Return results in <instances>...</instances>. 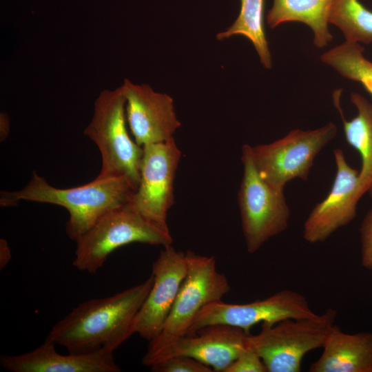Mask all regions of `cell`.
<instances>
[{
    "label": "cell",
    "mask_w": 372,
    "mask_h": 372,
    "mask_svg": "<svg viewBox=\"0 0 372 372\" xmlns=\"http://www.w3.org/2000/svg\"><path fill=\"white\" fill-rule=\"evenodd\" d=\"M364 50L359 43L345 41L324 52L320 60L342 76L359 82L372 99V62L364 57Z\"/></svg>",
    "instance_id": "obj_20"
},
{
    "label": "cell",
    "mask_w": 372,
    "mask_h": 372,
    "mask_svg": "<svg viewBox=\"0 0 372 372\" xmlns=\"http://www.w3.org/2000/svg\"><path fill=\"white\" fill-rule=\"evenodd\" d=\"M362 265L372 270V208L362 220L360 229Z\"/></svg>",
    "instance_id": "obj_24"
},
{
    "label": "cell",
    "mask_w": 372,
    "mask_h": 372,
    "mask_svg": "<svg viewBox=\"0 0 372 372\" xmlns=\"http://www.w3.org/2000/svg\"><path fill=\"white\" fill-rule=\"evenodd\" d=\"M186 253L164 247L152 264V287L137 313L134 332L149 342L161 331L186 276Z\"/></svg>",
    "instance_id": "obj_13"
},
{
    "label": "cell",
    "mask_w": 372,
    "mask_h": 372,
    "mask_svg": "<svg viewBox=\"0 0 372 372\" xmlns=\"http://www.w3.org/2000/svg\"><path fill=\"white\" fill-rule=\"evenodd\" d=\"M337 311L328 308L315 317L287 319L262 324L257 335H250V347L260 355L267 372H299L304 355L322 348L335 325Z\"/></svg>",
    "instance_id": "obj_5"
},
{
    "label": "cell",
    "mask_w": 372,
    "mask_h": 372,
    "mask_svg": "<svg viewBox=\"0 0 372 372\" xmlns=\"http://www.w3.org/2000/svg\"><path fill=\"white\" fill-rule=\"evenodd\" d=\"M243 175L238 191L241 225L247 250L254 254L271 238L287 229L290 211L284 189L274 187L260 176L251 146L242 147Z\"/></svg>",
    "instance_id": "obj_7"
},
{
    "label": "cell",
    "mask_w": 372,
    "mask_h": 372,
    "mask_svg": "<svg viewBox=\"0 0 372 372\" xmlns=\"http://www.w3.org/2000/svg\"><path fill=\"white\" fill-rule=\"evenodd\" d=\"M135 190L124 177L96 178L83 185L60 189L34 171L21 189L1 192L0 204L9 207L20 200H29L61 206L69 213L66 233L76 241L106 213L129 203Z\"/></svg>",
    "instance_id": "obj_2"
},
{
    "label": "cell",
    "mask_w": 372,
    "mask_h": 372,
    "mask_svg": "<svg viewBox=\"0 0 372 372\" xmlns=\"http://www.w3.org/2000/svg\"><path fill=\"white\" fill-rule=\"evenodd\" d=\"M264 8L265 0H240L237 19L229 28L216 37L219 40L234 35L247 38L256 49L262 65L266 69H271L272 61L264 27Z\"/></svg>",
    "instance_id": "obj_19"
},
{
    "label": "cell",
    "mask_w": 372,
    "mask_h": 372,
    "mask_svg": "<svg viewBox=\"0 0 372 372\" xmlns=\"http://www.w3.org/2000/svg\"><path fill=\"white\" fill-rule=\"evenodd\" d=\"M11 259V251L8 241L0 239V269H3Z\"/></svg>",
    "instance_id": "obj_25"
},
{
    "label": "cell",
    "mask_w": 372,
    "mask_h": 372,
    "mask_svg": "<svg viewBox=\"0 0 372 372\" xmlns=\"http://www.w3.org/2000/svg\"><path fill=\"white\" fill-rule=\"evenodd\" d=\"M76 242L73 266L81 271L96 273L115 249L133 242L170 245L169 231L154 225L128 203L100 218Z\"/></svg>",
    "instance_id": "obj_4"
},
{
    "label": "cell",
    "mask_w": 372,
    "mask_h": 372,
    "mask_svg": "<svg viewBox=\"0 0 372 372\" xmlns=\"http://www.w3.org/2000/svg\"><path fill=\"white\" fill-rule=\"evenodd\" d=\"M336 125L329 122L312 130L296 129L268 144L251 147L256 167L270 185L284 189L290 180H307L320 152L335 136Z\"/></svg>",
    "instance_id": "obj_8"
},
{
    "label": "cell",
    "mask_w": 372,
    "mask_h": 372,
    "mask_svg": "<svg viewBox=\"0 0 372 372\" xmlns=\"http://www.w3.org/2000/svg\"><path fill=\"white\" fill-rule=\"evenodd\" d=\"M125 98L127 122L140 146L165 142L180 126L174 101L169 95L155 92L146 84L125 79L121 86Z\"/></svg>",
    "instance_id": "obj_14"
},
{
    "label": "cell",
    "mask_w": 372,
    "mask_h": 372,
    "mask_svg": "<svg viewBox=\"0 0 372 372\" xmlns=\"http://www.w3.org/2000/svg\"><path fill=\"white\" fill-rule=\"evenodd\" d=\"M10 132V118L5 112L0 114V141H5L9 135Z\"/></svg>",
    "instance_id": "obj_26"
},
{
    "label": "cell",
    "mask_w": 372,
    "mask_h": 372,
    "mask_svg": "<svg viewBox=\"0 0 372 372\" xmlns=\"http://www.w3.org/2000/svg\"><path fill=\"white\" fill-rule=\"evenodd\" d=\"M140 181L128 203L148 221L169 231L167 214L174 204V183L181 151L174 138L143 146Z\"/></svg>",
    "instance_id": "obj_9"
},
{
    "label": "cell",
    "mask_w": 372,
    "mask_h": 372,
    "mask_svg": "<svg viewBox=\"0 0 372 372\" xmlns=\"http://www.w3.org/2000/svg\"><path fill=\"white\" fill-rule=\"evenodd\" d=\"M333 0H273L267 15L271 28L289 21L301 22L313 34V43L322 48L333 39L329 32V14Z\"/></svg>",
    "instance_id": "obj_17"
},
{
    "label": "cell",
    "mask_w": 372,
    "mask_h": 372,
    "mask_svg": "<svg viewBox=\"0 0 372 372\" xmlns=\"http://www.w3.org/2000/svg\"><path fill=\"white\" fill-rule=\"evenodd\" d=\"M317 315L302 294L285 289L246 304H231L222 300L211 302L200 311L187 335L214 324L229 325L250 333V329L260 322L271 325L287 319Z\"/></svg>",
    "instance_id": "obj_10"
},
{
    "label": "cell",
    "mask_w": 372,
    "mask_h": 372,
    "mask_svg": "<svg viewBox=\"0 0 372 372\" xmlns=\"http://www.w3.org/2000/svg\"><path fill=\"white\" fill-rule=\"evenodd\" d=\"M186 253L187 271L172 310L143 357L151 356L186 335L200 311L221 300L230 291L226 276L217 271L213 256Z\"/></svg>",
    "instance_id": "obj_6"
},
{
    "label": "cell",
    "mask_w": 372,
    "mask_h": 372,
    "mask_svg": "<svg viewBox=\"0 0 372 372\" xmlns=\"http://www.w3.org/2000/svg\"><path fill=\"white\" fill-rule=\"evenodd\" d=\"M56 344L46 338L34 349L20 355H1L0 364L12 372H118L114 352L103 347L83 353L62 355L55 349Z\"/></svg>",
    "instance_id": "obj_15"
},
{
    "label": "cell",
    "mask_w": 372,
    "mask_h": 372,
    "mask_svg": "<svg viewBox=\"0 0 372 372\" xmlns=\"http://www.w3.org/2000/svg\"><path fill=\"white\" fill-rule=\"evenodd\" d=\"M225 372H267L260 355L250 346L244 349Z\"/></svg>",
    "instance_id": "obj_23"
},
{
    "label": "cell",
    "mask_w": 372,
    "mask_h": 372,
    "mask_svg": "<svg viewBox=\"0 0 372 372\" xmlns=\"http://www.w3.org/2000/svg\"><path fill=\"white\" fill-rule=\"evenodd\" d=\"M250 335L229 325L207 326L178 338L151 356L143 357L142 364L150 367L167 358L182 355L198 360L213 371L225 372L238 355L250 346Z\"/></svg>",
    "instance_id": "obj_12"
},
{
    "label": "cell",
    "mask_w": 372,
    "mask_h": 372,
    "mask_svg": "<svg viewBox=\"0 0 372 372\" xmlns=\"http://www.w3.org/2000/svg\"><path fill=\"white\" fill-rule=\"evenodd\" d=\"M153 372H212L211 367L187 356H172L150 366Z\"/></svg>",
    "instance_id": "obj_22"
},
{
    "label": "cell",
    "mask_w": 372,
    "mask_h": 372,
    "mask_svg": "<svg viewBox=\"0 0 372 372\" xmlns=\"http://www.w3.org/2000/svg\"><path fill=\"white\" fill-rule=\"evenodd\" d=\"M329 23L342 31L347 41L372 43V11L359 0H333Z\"/></svg>",
    "instance_id": "obj_21"
},
{
    "label": "cell",
    "mask_w": 372,
    "mask_h": 372,
    "mask_svg": "<svg viewBox=\"0 0 372 372\" xmlns=\"http://www.w3.org/2000/svg\"><path fill=\"white\" fill-rule=\"evenodd\" d=\"M310 372H372V333L350 334L335 325Z\"/></svg>",
    "instance_id": "obj_16"
},
{
    "label": "cell",
    "mask_w": 372,
    "mask_h": 372,
    "mask_svg": "<svg viewBox=\"0 0 372 372\" xmlns=\"http://www.w3.org/2000/svg\"><path fill=\"white\" fill-rule=\"evenodd\" d=\"M125 103L121 87L101 91L84 134L100 151L101 168L96 178L124 177L136 189L143 148L128 134Z\"/></svg>",
    "instance_id": "obj_3"
},
{
    "label": "cell",
    "mask_w": 372,
    "mask_h": 372,
    "mask_svg": "<svg viewBox=\"0 0 372 372\" xmlns=\"http://www.w3.org/2000/svg\"><path fill=\"white\" fill-rule=\"evenodd\" d=\"M340 90L334 92L333 103L342 118L347 143L360 154L362 165L359 174L370 183L369 193L372 198V103L360 94L352 92L351 101L358 114L351 120L347 121L340 107Z\"/></svg>",
    "instance_id": "obj_18"
},
{
    "label": "cell",
    "mask_w": 372,
    "mask_h": 372,
    "mask_svg": "<svg viewBox=\"0 0 372 372\" xmlns=\"http://www.w3.org/2000/svg\"><path fill=\"white\" fill-rule=\"evenodd\" d=\"M337 172L325 198L311 210L303 227V238L315 244L326 240L356 215L357 204L370 189V183L347 162L343 150L333 149Z\"/></svg>",
    "instance_id": "obj_11"
},
{
    "label": "cell",
    "mask_w": 372,
    "mask_h": 372,
    "mask_svg": "<svg viewBox=\"0 0 372 372\" xmlns=\"http://www.w3.org/2000/svg\"><path fill=\"white\" fill-rule=\"evenodd\" d=\"M153 282L151 274L142 283L114 295L79 304L52 327L46 338L69 353L106 347L116 350L134 333L135 319Z\"/></svg>",
    "instance_id": "obj_1"
}]
</instances>
